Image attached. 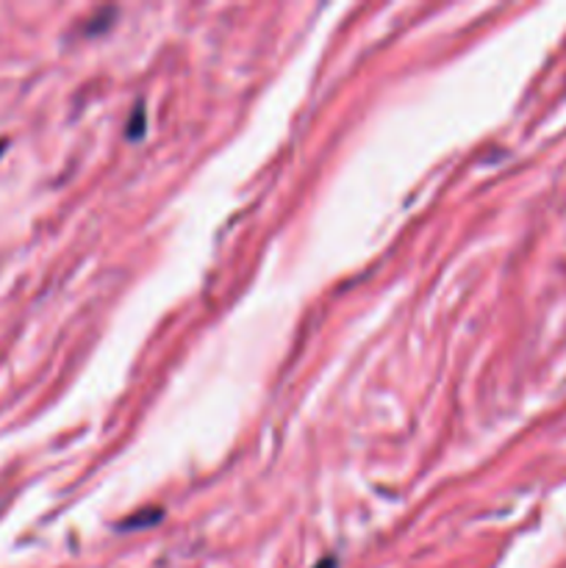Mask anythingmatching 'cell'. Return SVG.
<instances>
[{
  "instance_id": "cell-1",
  "label": "cell",
  "mask_w": 566,
  "mask_h": 568,
  "mask_svg": "<svg viewBox=\"0 0 566 568\" xmlns=\"http://www.w3.org/2000/svg\"><path fill=\"white\" fill-rule=\"evenodd\" d=\"M125 133L131 139H139L144 133V111H142V105H139V109L133 111V116H131V122H128Z\"/></svg>"
},
{
  "instance_id": "cell-2",
  "label": "cell",
  "mask_w": 566,
  "mask_h": 568,
  "mask_svg": "<svg viewBox=\"0 0 566 568\" xmlns=\"http://www.w3.org/2000/svg\"><path fill=\"white\" fill-rule=\"evenodd\" d=\"M336 566H338L336 558H325V560H320L314 568H336Z\"/></svg>"
},
{
  "instance_id": "cell-3",
  "label": "cell",
  "mask_w": 566,
  "mask_h": 568,
  "mask_svg": "<svg viewBox=\"0 0 566 568\" xmlns=\"http://www.w3.org/2000/svg\"><path fill=\"white\" fill-rule=\"evenodd\" d=\"M6 148V142H0V150H3Z\"/></svg>"
}]
</instances>
